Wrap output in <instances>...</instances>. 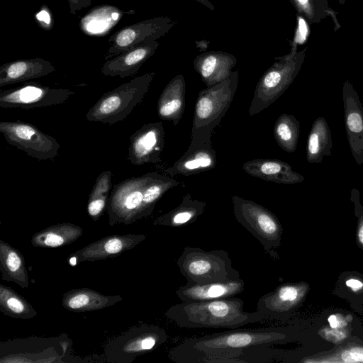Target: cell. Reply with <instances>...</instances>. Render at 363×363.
Segmentation results:
<instances>
[{
  "mask_svg": "<svg viewBox=\"0 0 363 363\" xmlns=\"http://www.w3.org/2000/svg\"><path fill=\"white\" fill-rule=\"evenodd\" d=\"M280 328L233 330L185 340L169 352L178 363L244 362L240 357L252 347H267L287 340Z\"/></svg>",
  "mask_w": 363,
  "mask_h": 363,
  "instance_id": "6da1fadb",
  "label": "cell"
},
{
  "mask_svg": "<svg viewBox=\"0 0 363 363\" xmlns=\"http://www.w3.org/2000/svg\"><path fill=\"white\" fill-rule=\"evenodd\" d=\"M179 184L177 180L157 172L128 178L116 184L106 207L109 225H128L150 216L162 196Z\"/></svg>",
  "mask_w": 363,
  "mask_h": 363,
  "instance_id": "7a4b0ae2",
  "label": "cell"
},
{
  "mask_svg": "<svg viewBox=\"0 0 363 363\" xmlns=\"http://www.w3.org/2000/svg\"><path fill=\"white\" fill-rule=\"evenodd\" d=\"M244 301L237 297L200 301H182L172 306L165 316L178 326L186 328L235 329L262 321L264 314L256 310L246 312Z\"/></svg>",
  "mask_w": 363,
  "mask_h": 363,
  "instance_id": "3957f363",
  "label": "cell"
},
{
  "mask_svg": "<svg viewBox=\"0 0 363 363\" xmlns=\"http://www.w3.org/2000/svg\"><path fill=\"white\" fill-rule=\"evenodd\" d=\"M238 84V71H233L225 80L199 91L194 106L190 144H212L211 135L229 109Z\"/></svg>",
  "mask_w": 363,
  "mask_h": 363,
  "instance_id": "277c9868",
  "label": "cell"
},
{
  "mask_svg": "<svg viewBox=\"0 0 363 363\" xmlns=\"http://www.w3.org/2000/svg\"><path fill=\"white\" fill-rule=\"evenodd\" d=\"M154 77L147 73L104 93L86 113V121L109 125L123 121L143 101Z\"/></svg>",
  "mask_w": 363,
  "mask_h": 363,
  "instance_id": "5b68a950",
  "label": "cell"
},
{
  "mask_svg": "<svg viewBox=\"0 0 363 363\" xmlns=\"http://www.w3.org/2000/svg\"><path fill=\"white\" fill-rule=\"evenodd\" d=\"M177 264L187 282L208 284L240 277L224 250L206 251L199 247H186Z\"/></svg>",
  "mask_w": 363,
  "mask_h": 363,
  "instance_id": "8992f818",
  "label": "cell"
},
{
  "mask_svg": "<svg viewBox=\"0 0 363 363\" xmlns=\"http://www.w3.org/2000/svg\"><path fill=\"white\" fill-rule=\"evenodd\" d=\"M236 220L262 245L273 259H279L277 250L281 245L282 225L277 217L264 206L234 195L231 197Z\"/></svg>",
  "mask_w": 363,
  "mask_h": 363,
  "instance_id": "52a82bcc",
  "label": "cell"
},
{
  "mask_svg": "<svg viewBox=\"0 0 363 363\" xmlns=\"http://www.w3.org/2000/svg\"><path fill=\"white\" fill-rule=\"evenodd\" d=\"M302 62V57L294 55L276 58L257 84L249 108L250 116L266 109L286 91L298 74Z\"/></svg>",
  "mask_w": 363,
  "mask_h": 363,
  "instance_id": "ba28073f",
  "label": "cell"
},
{
  "mask_svg": "<svg viewBox=\"0 0 363 363\" xmlns=\"http://www.w3.org/2000/svg\"><path fill=\"white\" fill-rule=\"evenodd\" d=\"M0 132L9 144L39 160H53L59 154L57 140L30 123L2 121Z\"/></svg>",
  "mask_w": 363,
  "mask_h": 363,
  "instance_id": "9c48e42d",
  "label": "cell"
},
{
  "mask_svg": "<svg viewBox=\"0 0 363 363\" xmlns=\"http://www.w3.org/2000/svg\"><path fill=\"white\" fill-rule=\"evenodd\" d=\"M167 338L163 328L143 325L111 340L106 345L105 353L111 362H130L138 356L162 345Z\"/></svg>",
  "mask_w": 363,
  "mask_h": 363,
  "instance_id": "30bf717a",
  "label": "cell"
},
{
  "mask_svg": "<svg viewBox=\"0 0 363 363\" xmlns=\"http://www.w3.org/2000/svg\"><path fill=\"white\" fill-rule=\"evenodd\" d=\"M74 91L42 84H26L0 91V107L4 108H35L60 105L67 101Z\"/></svg>",
  "mask_w": 363,
  "mask_h": 363,
  "instance_id": "8fae6325",
  "label": "cell"
},
{
  "mask_svg": "<svg viewBox=\"0 0 363 363\" xmlns=\"http://www.w3.org/2000/svg\"><path fill=\"white\" fill-rule=\"evenodd\" d=\"M174 26L167 17H158L124 28L110 38L107 56L116 57L138 45L155 41Z\"/></svg>",
  "mask_w": 363,
  "mask_h": 363,
  "instance_id": "7c38bea8",
  "label": "cell"
},
{
  "mask_svg": "<svg viewBox=\"0 0 363 363\" xmlns=\"http://www.w3.org/2000/svg\"><path fill=\"white\" fill-rule=\"evenodd\" d=\"M164 130L161 122L143 125L130 137L128 159L134 165L158 163L164 146Z\"/></svg>",
  "mask_w": 363,
  "mask_h": 363,
  "instance_id": "4fadbf2b",
  "label": "cell"
},
{
  "mask_svg": "<svg viewBox=\"0 0 363 363\" xmlns=\"http://www.w3.org/2000/svg\"><path fill=\"white\" fill-rule=\"evenodd\" d=\"M308 289V284L303 281L281 284L259 298L257 310L266 319L281 318L301 304Z\"/></svg>",
  "mask_w": 363,
  "mask_h": 363,
  "instance_id": "5bb4252c",
  "label": "cell"
},
{
  "mask_svg": "<svg viewBox=\"0 0 363 363\" xmlns=\"http://www.w3.org/2000/svg\"><path fill=\"white\" fill-rule=\"evenodd\" d=\"M345 125L352 155L358 165L363 164V106L353 85L342 86Z\"/></svg>",
  "mask_w": 363,
  "mask_h": 363,
  "instance_id": "9a60e30c",
  "label": "cell"
},
{
  "mask_svg": "<svg viewBox=\"0 0 363 363\" xmlns=\"http://www.w3.org/2000/svg\"><path fill=\"white\" fill-rule=\"evenodd\" d=\"M146 238L143 234L112 235L89 243L72 253L78 262H95L121 255L133 249Z\"/></svg>",
  "mask_w": 363,
  "mask_h": 363,
  "instance_id": "2e32d148",
  "label": "cell"
},
{
  "mask_svg": "<svg viewBox=\"0 0 363 363\" xmlns=\"http://www.w3.org/2000/svg\"><path fill=\"white\" fill-rule=\"evenodd\" d=\"M245 281L240 277L208 284L187 282L176 290L182 301H200L234 297L243 291Z\"/></svg>",
  "mask_w": 363,
  "mask_h": 363,
  "instance_id": "e0dca14e",
  "label": "cell"
},
{
  "mask_svg": "<svg viewBox=\"0 0 363 363\" xmlns=\"http://www.w3.org/2000/svg\"><path fill=\"white\" fill-rule=\"evenodd\" d=\"M159 43L155 41L138 45L107 60L101 73L107 77L125 78L138 72L143 64L155 52Z\"/></svg>",
  "mask_w": 363,
  "mask_h": 363,
  "instance_id": "ac0fdd59",
  "label": "cell"
},
{
  "mask_svg": "<svg viewBox=\"0 0 363 363\" xmlns=\"http://www.w3.org/2000/svg\"><path fill=\"white\" fill-rule=\"evenodd\" d=\"M216 164V153L212 144H190L187 150L165 172L188 177L212 169Z\"/></svg>",
  "mask_w": 363,
  "mask_h": 363,
  "instance_id": "d6986e66",
  "label": "cell"
},
{
  "mask_svg": "<svg viewBox=\"0 0 363 363\" xmlns=\"http://www.w3.org/2000/svg\"><path fill=\"white\" fill-rule=\"evenodd\" d=\"M242 169L249 175L281 184H295L304 177L294 171L291 166L277 159H255L245 162Z\"/></svg>",
  "mask_w": 363,
  "mask_h": 363,
  "instance_id": "ffe728a7",
  "label": "cell"
},
{
  "mask_svg": "<svg viewBox=\"0 0 363 363\" xmlns=\"http://www.w3.org/2000/svg\"><path fill=\"white\" fill-rule=\"evenodd\" d=\"M236 62V58L230 54L211 51L196 56L194 67L206 86L209 87L228 78Z\"/></svg>",
  "mask_w": 363,
  "mask_h": 363,
  "instance_id": "44dd1931",
  "label": "cell"
},
{
  "mask_svg": "<svg viewBox=\"0 0 363 363\" xmlns=\"http://www.w3.org/2000/svg\"><path fill=\"white\" fill-rule=\"evenodd\" d=\"M186 82L182 74L174 77L164 88L157 101L160 118L177 126L184 112Z\"/></svg>",
  "mask_w": 363,
  "mask_h": 363,
  "instance_id": "7402d4cb",
  "label": "cell"
},
{
  "mask_svg": "<svg viewBox=\"0 0 363 363\" xmlns=\"http://www.w3.org/2000/svg\"><path fill=\"white\" fill-rule=\"evenodd\" d=\"M122 299L119 295H104L91 289L79 288L65 293L62 305L74 313L91 312L112 306Z\"/></svg>",
  "mask_w": 363,
  "mask_h": 363,
  "instance_id": "603a6c76",
  "label": "cell"
},
{
  "mask_svg": "<svg viewBox=\"0 0 363 363\" xmlns=\"http://www.w3.org/2000/svg\"><path fill=\"white\" fill-rule=\"evenodd\" d=\"M55 70L50 62L40 58L9 62L0 67V87L39 78Z\"/></svg>",
  "mask_w": 363,
  "mask_h": 363,
  "instance_id": "cb8c5ba5",
  "label": "cell"
},
{
  "mask_svg": "<svg viewBox=\"0 0 363 363\" xmlns=\"http://www.w3.org/2000/svg\"><path fill=\"white\" fill-rule=\"evenodd\" d=\"M0 271L1 279L13 281L22 289L29 286V277L24 256L16 248L0 240Z\"/></svg>",
  "mask_w": 363,
  "mask_h": 363,
  "instance_id": "d4e9b609",
  "label": "cell"
},
{
  "mask_svg": "<svg viewBox=\"0 0 363 363\" xmlns=\"http://www.w3.org/2000/svg\"><path fill=\"white\" fill-rule=\"evenodd\" d=\"M206 204V201L194 199L187 193L178 206L157 217L153 221V225L177 228L191 224L201 216Z\"/></svg>",
  "mask_w": 363,
  "mask_h": 363,
  "instance_id": "484cf974",
  "label": "cell"
},
{
  "mask_svg": "<svg viewBox=\"0 0 363 363\" xmlns=\"http://www.w3.org/2000/svg\"><path fill=\"white\" fill-rule=\"evenodd\" d=\"M83 234V229L70 223L49 226L34 234L31 244L36 247L55 248L69 245Z\"/></svg>",
  "mask_w": 363,
  "mask_h": 363,
  "instance_id": "4316f807",
  "label": "cell"
},
{
  "mask_svg": "<svg viewBox=\"0 0 363 363\" xmlns=\"http://www.w3.org/2000/svg\"><path fill=\"white\" fill-rule=\"evenodd\" d=\"M332 146L330 127L325 118L320 116L313 121L308 136L307 161L309 163H320L324 157L331 155Z\"/></svg>",
  "mask_w": 363,
  "mask_h": 363,
  "instance_id": "83f0119b",
  "label": "cell"
},
{
  "mask_svg": "<svg viewBox=\"0 0 363 363\" xmlns=\"http://www.w3.org/2000/svg\"><path fill=\"white\" fill-rule=\"evenodd\" d=\"M303 363H363V342L348 340L333 349L308 356L299 361Z\"/></svg>",
  "mask_w": 363,
  "mask_h": 363,
  "instance_id": "f1b7e54d",
  "label": "cell"
},
{
  "mask_svg": "<svg viewBox=\"0 0 363 363\" xmlns=\"http://www.w3.org/2000/svg\"><path fill=\"white\" fill-rule=\"evenodd\" d=\"M0 311L6 315L18 319H31L38 313L24 297L3 284L0 285Z\"/></svg>",
  "mask_w": 363,
  "mask_h": 363,
  "instance_id": "f546056e",
  "label": "cell"
},
{
  "mask_svg": "<svg viewBox=\"0 0 363 363\" xmlns=\"http://www.w3.org/2000/svg\"><path fill=\"white\" fill-rule=\"evenodd\" d=\"M273 133L277 143L283 150L294 152L300 135V123L294 116L283 113L277 119Z\"/></svg>",
  "mask_w": 363,
  "mask_h": 363,
  "instance_id": "4dcf8cb0",
  "label": "cell"
},
{
  "mask_svg": "<svg viewBox=\"0 0 363 363\" xmlns=\"http://www.w3.org/2000/svg\"><path fill=\"white\" fill-rule=\"evenodd\" d=\"M111 176L112 172L110 170L100 173L89 194L87 211L94 221L98 220L106 209L108 194L111 189Z\"/></svg>",
  "mask_w": 363,
  "mask_h": 363,
  "instance_id": "1f68e13d",
  "label": "cell"
},
{
  "mask_svg": "<svg viewBox=\"0 0 363 363\" xmlns=\"http://www.w3.org/2000/svg\"><path fill=\"white\" fill-rule=\"evenodd\" d=\"M86 28L92 33H99L107 29L116 21L119 17L118 13L111 12L108 15V11L94 12L86 16Z\"/></svg>",
  "mask_w": 363,
  "mask_h": 363,
  "instance_id": "d6a6232c",
  "label": "cell"
},
{
  "mask_svg": "<svg viewBox=\"0 0 363 363\" xmlns=\"http://www.w3.org/2000/svg\"><path fill=\"white\" fill-rule=\"evenodd\" d=\"M350 200L354 206V213L358 219L357 228V239L359 245L363 247V207L360 203L359 191L357 189H352Z\"/></svg>",
  "mask_w": 363,
  "mask_h": 363,
  "instance_id": "836d02e7",
  "label": "cell"
},
{
  "mask_svg": "<svg viewBox=\"0 0 363 363\" xmlns=\"http://www.w3.org/2000/svg\"><path fill=\"white\" fill-rule=\"evenodd\" d=\"M319 333L324 339L334 343H341L350 334L347 328L339 329L330 327H324Z\"/></svg>",
  "mask_w": 363,
  "mask_h": 363,
  "instance_id": "e575fe53",
  "label": "cell"
},
{
  "mask_svg": "<svg viewBox=\"0 0 363 363\" xmlns=\"http://www.w3.org/2000/svg\"><path fill=\"white\" fill-rule=\"evenodd\" d=\"M352 318H347L342 314H333L328 318V322L330 328H346L351 321Z\"/></svg>",
  "mask_w": 363,
  "mask_h": 363,
  "instance_id": "d590c367",
  "label": "cell"
},
{
  "mask_svg": "<svg viewBox=\"0 0 363 363\" xmlns=\"http://www.w3.org/2000/svg\"><path fill=\"white\" fill-rule=\"evenodd\" d=\"M307 35V26L302 18H298V29L295 41L298 43H303Z\"/></svg>",
  "mask_w": 363,
  "mask_h": 363,
  "instance_id": "8d00e7d4",
  "label": "cell"
},
{
  "mask_svg": "<svg viewBox=\"0 0 363 363\" xmlns=\"http://www.w3.org/2000/svg\"><path fill=\"white\" fill-rule=\"evenodd\" d=\"M345 284L354 292H359L363 289V281L357 278H350L345 281Z\"/></svg>",
  "mask_w": 363,
  "mask_h": 363,
  "instance_id": "74e56055",
  "label": "cell"
},
{
  "mask_svg": "<svg viewBox=\"0 0 363 363\" xmlns=\"http://www.w3.org/2000/svg\"><path fill=\"white\" fill-rule=\"evenodd\" d=\"M37 19L40 22H43L46 24H50V17L49 13L46 11H41L39 12L37 16Z\"/></svg>",
  "mask_w": 363,
  "mask_h": 363,
  "instance_id": "f35d334b",
  "label": "cell"
}]
</instances>
